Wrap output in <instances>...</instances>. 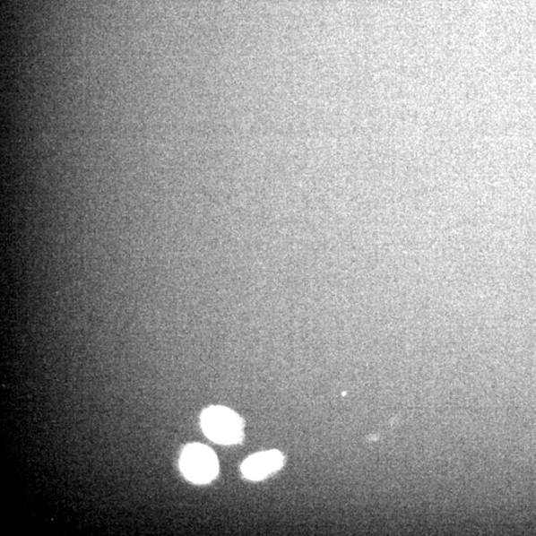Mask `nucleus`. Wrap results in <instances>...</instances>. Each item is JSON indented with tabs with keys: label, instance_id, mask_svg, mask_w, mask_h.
Instances as JSON below:
<instances>
[{
	"label": "nucleus",
	"instance_id": "nucleus-1",
	"mask_svg": "<svg viewBox=\"0 0 536 536\" xmlns=\"http://www.w3.org/2000/svg\"><path fill=\"white\" fill-rule=\"evenodd\" d=\"M202 428L210 439L220 445H236L243 438L242 419L234 411L220 406L203 413Z\"/></svg>",
	"mask_w": 536,
	"mask_h": 536
},
{
	"label": "nucleus",
	"instance_id": "nucleus-3",
	"mask_svg": "<svg viewBox=\"0 0 536 536\" xmlns=\"http://www.w3.org/2000/svg\"><path fill=\"white\" fill-rule=\"evenodd\" d=\"M284 463V457L280 451L272 450L249 457L242 466L246 478L260 480L280 470Z\"/></svg>",
	"mask_w": 536,
	"mask_h": 536
},
{
	"label": "nucleus",
	"instance_id": "nucleus-2",
	"mask_svg": "<svg viewBox=\"0 0 536 536\" xmlns=\"http://www.w3.org/2000/svg\"><path fill=\"white\" fill-rule=\"evenodd\" d=\"M180 467L184 476L197 484L211 482L219 472L215 453L201 445H191L184 449Z\"/></svg>",
	"mask_w": 536,
	"mask_h": 536
}]
</instances>
